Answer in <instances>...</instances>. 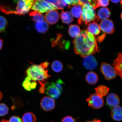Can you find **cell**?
Instances as JSON below:
<instances>
[{"label":"cell","instance_id":"cell-1","mask_svg":"<svg viewBox=\"0 0 122 122\" xmlns=\"http://www.w3.org/2000/svg\"><path fill=\"white\" fill-rule=\"evenodd\" d=\"M75 53L83 58L98 51L97 39L86 30H82L73 41Z\"/></svg>","mask_w":122,"mask_h":122},{"label":"cell","instance_id":"cell-2","mask_svg":"<svg viewBox=\"0 0 122 122\" xmlns=\"http://www.w3.org/2000/svg\"><path fill=\"white\" fill-rule=\"evenodd\" d=\"M15 1L17 4L15 10H10L6 5H3L0 7V10L6 14L24 15L29 11L30 9L33 6L35 0H21Z\"/></svg>","mask_w":122,"mask_h":122},{"label":"cell","instance_id":"cell-3","mask_svg":"<svg viewBox=\"0 0 122 122\" xmlns=\"http://www.w3.org/2000/svg\"><path fill=\"white\" fill-rule=\"evenodd\" d=\"M26 73L27 76L35 81H37L40 85L45 83L50 77L48 74V70L44 68L41 64L31 66L27 69Z\"/></svg>","mask_w":122,"mask_h":122},{"label":"cell","instance_id":"cell-4","mask_svg":"<svg viewBox=\"0 0 122 122\" xmlns=\"http://www.w3.org/2000/svg\"><path fill=\"white\" fill-rule=\"evenodd\" d=\"M82 12L81 16L79 19L78 22L80 25L83 24L87 25L91 22H98L100 20L96 15L95 9L89 4H85L82 6Z\"/></svg>","mask_w":122,"mask_h":122},{"label":"cell","instance_id":"cell-5","mask_svg":"<svg viewBox=\"0 0 122 122\" xmlns=\"http://www.w3.org/2000/svg\"><path fill=\"white\" fill-rule=\"evenodd\" d=\"M31 10L41 13H45L51 10H58L53 4L46 0L35 1Z\"/></svg>","mask_w":122,"mask_h":122},{"label":"cell","instance_id":"cell-6","mask_svg":"<svg viewBox=\"0 0 122 122\" xmlns=\"http://www.w3.org/2000/svg\"><path fill=\"white\" fill-rule=\"evenodd\" d=\"M86 102L88 106L94 109H100L103 106L104 102L103 97L96 94H91L86 99Z\"/></svg>","mask_w":122,"mask_h":122},{"label":"cell","instance_id":"cell-7","mask_svg":"<svg viewBox=\"0 0 122 122\" xmlns=\"http://www.w3.org/2000/svg\"><path fill=\"white\" fill-rule=\"evenodd\" d=\"M100 71L107 80H113L115 78L117 75L113 67L105 62L102 64Z\"/></svg>","mask_w":122,"mask_h":122},{"label":"cell","instance_id":"cell-8","mask_svg":"<svg viewBox=\"0 0 122 122\" xmlns=\"http://www.w3.org/2000/svg\"><path fill=\"white\" fill-rule=\"evenodd\" d=\"M45 88V93L50 97L56 99L60 97L61 92L56 87L55 82L46 83Z\"/></svg>","mask_w":122,"mask_h":122},{"label":"cell","instance_id":"cell-9","mask_svg":"<svg viewBox=\"0 0 122 122\" xmlns=\"http://www.w3.org/2000/svg\"><path fill=\"white\" fill-rule=\"evenodd\" d=\"M40 105L41 108L43 110L48 112L54 109L55 103L53 98L48 96H45L41 100Z\"/></svg>","mask_w":122,"mask_h":122},{"label":"cell","instance_id":"cell-10","mask_svg":"<svg viewBox=\"0 0 122 122\" xmlns=\"http://www.w3.org/2000/svg\"><path fill=\"white\" fill-rule=\"evenodd\" d=\"M100 26L101 30L106 34H111L114 33V24L113 22L110 20H103L100 22Z\"/></svg>","mask_w":122,"mask_h":122},{"label":"cell","instance_id":"cell-11","mask_svg":"<svg viewBox=\"0 0 122 122\" xmlns=\"http://www.w3.org/2000/svg\"><path fill=\"white\" fill-rule=\"evenodd\" d=\"M84 67L88 70H93L97 67L98 65L97 61L92 55L84 58L83 61Z\"/></svg>","mask_w":122,"mask_h":122},{"label":"cell","instance_id":"cell-12","mask_svg":"<svg viewBox=\"0 0 122 122\" xmlns=\"http://www.w3.org/2000/svg\"><path fill=\"white\" fill-rule=\"evenodd\" d=\"M46 20L48 24L53 25L56 24L59 19V14L57 10H53L47 12L45 16Z\"/></svg>","mask_w":122,"mask_h":122},{"label":"cell","instance_id":"cell-13","mask_svg":"<svg viewBox=\"0 0 122 122\" xmlns=\"http://www.w3.org/2000/svg\"><path fill=\"white\" fill-rule=\"evenodd\" d=\"M113 67L117 75L122 80V53H119L118 56L113 61Z\"/></svg>","mask_w":122,"mask_h":122},{"label":"cell","instance_id":"cell-14","mask_svg":"<svg viewBox=\"0 0 122 122\" xmlns=\"http://www.w3.org/2000/svg\"><path fill=\"white\" fill-rule=\"evenodd\" d=\"M37 85V83L36 81L33 80L28 76L25 78L22 83L23 87L26 90L29 91L36 89Z\"/></svg>","mask_w":122,"mask_h":122},{"label":"cell","instance_id":"cell-15","mask_svg":"<svg viewBox=\"0 0 122 122\" xmlns=\"http://www.w3.org/2000/svg\"><path fill=\"white\" fill-rule=\"evenodd\" d=\"M106 101L108 106L113 107L119 106L120 103L119 97L117 94L114 93H111L107 96Z\"/></svg>","mask_w":122,"mask_h":122},{"label":"cell","instance_id":"cell-16","mask_svg":"<svg viewBox=\"0 0 122 122\" xmlns=\"http://www.w3.org/2000/svg\"><path fill=\"white\" fill-rule=\"evenodd\" d=\"M111 115L114 120L121 121L122 120V107L118 106L113 107L111 110Z\"/></svg>","mask_w":122,"mask_h":122},{"label":"cell","instance_id":"cell-17","mask_svg":"<svg viewBox=\"0 0 122 122\" xmlns=\"http://www.w3.org/2000/svg\"><path fill=\"white\" fill-rule=\"evenodd\" d=\"M87 25V30L93 36H97L100 33L101 29L100 25L97 23H91L88 24Z\"/></svg>","mask_w":122,"mask_h":122},{"label":"cell","instance_id":"cell-18","mask_svg":"<svg viewBox=\"0 0 122 122\" xmlns=\"http://www.w3.org/2000/svg\"><path fill=\"white\" fill-rule=\"evenodd\" d=\"M35 26L36 31L38 32L44 33L48 31L49 25L46 22L42 21L36 22Z\"/></svg>","mask_w":122,"mask_h":122},{"label":"cell","instance_id":"cell-19","mask_svg":"<svg viewBox=\"0 0 122 122\" xmlns=\"http://www.w3.org/2000/svg\"><path fill=\"white\" fill-rule=\"evenodd\" d=\"M85 79L88 83L91 85H94L98 82V76L96 73L91 71L86 74Z\"/></svg>","mask_w":122,"mask_h":122},{"label":"cell","instance_id":"cell-20","mask_svg":"<svg viewBox=\"0 0 122 122\" xmlns=\"http://www.w3.org/2000/svg\"><path fill=\"white\" fill-rule=\"evenodd\" d=\"M60 17L62 22L68 25L71 24L74 20L72 15L68 11L62 10L61 13Z\"/></svg>","mask_w":122,"mask_h":122},{"label":"cell","instance_id":"cell-21","mask_svg":"<svg viewBox=\"0 0 122 122\" xmlns=\"http://www.w3.org/2000/svg\"><path fill=\"white\" fill-rule=\"evenodd\" d=\"M95 89L96 94L102 97L107 95L110 90L109 87L104 85H100L95 88Z\"/></svg>","mask_w":122,"mask_h":122},{"label":"cell","instance_id":"cell-22","mask_svg":"<svg viewBox=\"0 0 122 122\" xmlns=\"http://www.w3.org/2000/svg\"><path fill=\"white\" fill-rule=\"evenodd\" d=\"M82 6L79 4L73 6L71 10V13L74 17L80 19L82 14Z\"/></svg>","mask_w":122,"mask_h":122},{"label":"cell","instance_id":"cell-23","mask_svg":"<svg viewBox=\"0 0 122 122\" xmlns=\"http://www.w3.org/2000/svg\"><path fill=\"white\" fill-rule=\"evenodd\" d=\"M80 27L76 24H73L70 26L69 28L68 33L71 37L76 38L81 33Z\"/></svg>","mask_w":122,"mask_h":122},{"label":"cell","instance_id":"cell-24","mask_svg":"<svg viewBox=\"0 0 122 122\" xmlns=\"http://www.w3.org/2000/svg\"><path fill=\"white\" fill-rule=\"evenodd\" d=\"M110 15L111 12L109 9L105 7L100 8L97 13L99 19L102 20L107 19L110 16Z\"/></svg>","mask_w":122,"mask_h":122},{"label":"cell","instance_id":"cell-25","mask_svg":"<svg viewBox=\"0 0 122 122\" xmlns=\"http://www.w3.org/2000/svg\"><path fill=\"white\" fill-rule=\"evenodd\" d=\"M22 120L23 122H36V118L33 113L29 112L24 114Z\"/></svg>","mask_w":122,"mask_h":122},{"label":"cell","instance_id":"cell-26","mask_svg":"<svg viewBox=\"0 0 122 122\" xmlns=\"http://www.w3.org/2000/svg\"><path fill=\"white\" fill-rule=\"evenodd\" d=\"M29 15L31 17L33 20L35 22L44 21L45 20L43 15L41 13L37 11H34L30 12Z\"/></svg>","mask_w":122,"mask_h":122},{"label":"cell","instance_id":"cell-27","mask_svg":"<svg viewBox=\"0 0 122 122\" xmlns=\"http://www.w3.org/2000/svg\"><path fill=\"white\" fill-rule=\"evenodd\" d=\"M52 69L54 72L59 73L61 72L63 69V65L60 61L55 60L53 61L51 65Z\"/></svg>","mask_w":122,"mask_h":122},{"label":"cell","instance_id":"cell-28","mask_svg":"<svg viewBox=\"0 0 122 122\" xmlns=\"http://www.w3.org/2000/svg\"><path fill=\"white\" fill-rule=\"evenodd\" d=\"M8 22L5 17L0 15V33L5 31Z\"/></svg>","mask_w":122,"mask_h":122},{"label":"cell","instance_id":"cell-29","mask_svg":"<svg viewBox=\"0 0 122 122\" xmlns=\"http://www.w3.org/2000/svg\"><path fill=\"white\" fill-rule=\"evenodd\" d=\"M9 108L5 104L0 103V116H5L8 114Z\"/></svg>","mask_w":122,"mask_h":122},{"label":"cell","instance_id":"cell-30","mask_svg":"<svg viewBox=\"0 0 122 122\" xmlns=\"http://www.w3.org/2000/svg\"><path fill=\"white\" fill-rule=\"evenodd\" d=\"M97 1V4L95 7V9H97L99 7H106L109 3V1L108 0H98Z\"/></svg>","mask_w":122,"mask_h":122},{"label":"cell","instance_id":"cell-31","mask_svg":"<svg viewBox=\"0 0 122 122\" xmlns=\"http://www.w3.org/2000/svg\"><path fill=\"white\" fill-rule=\"evenodd\" d=\"M55 83L56 87L61 93L63 91V85L65 84L64 82L61 79H58Z\"/></svg>","mask_w":122,"mask_h":122},{"label":"cell","instance_id":"cell-32","mask_svg":"<svg viewBox=\"0 0 122 122\" xmlns=\"http://www.w3.org/2000/svg\"><path fill=\"white\" fill-rule=\"evenodd\" d=\"M68 5V7H71L72 6L79 4L78 0H65Z\"/></svg>","mask_w":122,"mask_h":122},{"label":"cell","instance_id":"cell-33","mask_svg":"<svg viewBox=\"0 0 122 122\" xmlns=\"http://www.w3.org/2000/svg\"><path fill=\"white\" fill-rule=\"evenodd\" d=\"M61 122H76L75 120L70 116L65 117L62 120Z\"/></svg>","mask_w":122,"mask_h":122},{"label":"cell","instance_id":"cell-34","mask_svg":"<svg viewBox=\"0 0 122 122\" xmlns=\"http://www.w3.org/2000/svg\"><path fill=\"white\" fill-rule=\"evenodd\" d=\"M9 122H22V120L19 117L16 116H13L10 119Z\"/></svg>","mask_w":122,"mask_h":122},{"label":"cell","instance_id":"cell-35","mask_svg":"<svg viewBox=\"0 0 122 122\" xmlns=\"http://www.w3.org/2000/svg\"><path fill=\"white\" fill-rule=\"evenodd\" d=\"M45 83H44L40 85L41 86L40 88L39 92L41 94H44L45 93Z\"/></svg>","mask_w":122,"mask_h":122},{"label":"cell","instance_id":"cell-36","mask_svg":"<svg viewBox=\"0 0 122 122\" xmlns=\"http://www.w3.org/2000/svg\"><path fill=\"white\" fill-rule=\"evenodd\" d=\"M3 39L0 38V50L2 49L3 45Z\"/></svg>","mask_w":122,"mask_h":122},{"label":"cell","instance_id":"cell-37","mask_svg":"<svg viewBox=\"0 0 122 122\" xmlns=\"http://www.w3.org/2000/svg\"><path fill=\"white\" fill-rule=\"evenodd\" d=\"M85 122H102L100 120L98 119H94L91 120V121H88Z\"/></svg>","mask_w":122,"mask_h":122},{"label":"cell","instance_id":"cell-38","mask_svg":"<svg viewBox=\"0 0 122 122\" xmlns=\"http://www.w3.org/2000/svg\"><path fill=\"white\" fill-rule=\"evenodd\" d=\"M111 1L113 3H119L121 1L120 0H111Z\"/></svg>","mask_w":122,"mask_h":122},{"label":"cell","instance_id":"cell-39","mask_svg":"<svg viewBox=\"0 0 122 122\" xmlns=\"http://www.w3.org/2000/svg\"><path fill=\"white\" fill-rule=\"evenodd\" d=\"M3 95L2 93L0 91V100L2 98Z\"/></svg>","mask_w":122,"mask_h":122},{"label":"cell","instance_id":"cell-40","mask_svg":"<svg viewBox=\"0 0 122 122\" xmlns=\"http://www.w3.org/2000/svg\"><path fill=\"white\" fill-rule=\"evenodd\" d=\"M1 122H9L7 120H3Z\"/></svg>","mask_w":122,"mask_h":122},{"label":"cell","instance_id":"cell-41","mask_svg":"<svg viewBox=\"0 0 122 122\" xmlns=\"http://www.w3.org/2000/svg\"><path fill=\"white\" fill-rule=\"evenodd\" d=\"M121 19L122 20V13L121 14Z\"/></svg>","mask_w":122,"mask_h":122}]
</instances>
